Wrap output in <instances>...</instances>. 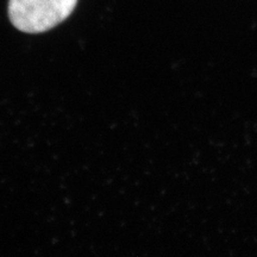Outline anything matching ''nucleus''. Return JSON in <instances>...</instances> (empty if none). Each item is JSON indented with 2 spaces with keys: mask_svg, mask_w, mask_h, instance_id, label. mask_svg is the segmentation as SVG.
<instances>
[{
  "mask_svg": "<svg viewBox=\"0 0 257 257\" xmlns=\"http://www.w3.org/2000/svg\"><path fill=\"white\" fill-rule=\"evenodd\" d=\"M78 0H10L9 17L14 27L27 34H42L72 15Z\"/></svg>",
  "mask_w": 257,
  "mask_h": 257,
  "instance_id": "f257e3e1",
  "label": "nucleus"
}]
</instances>
